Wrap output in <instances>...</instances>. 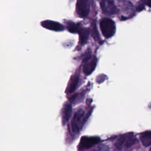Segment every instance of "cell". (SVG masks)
<instances>
[{
    "mask_svg": "<svg viewBox=\"0 0 151 151\" xmlns=\"http://www.w3.org/2000/svg\"><path fill=\"white\" fill-rule=\"evenodd\" d=\"M102 12L106 15H114L118 12V9L113 0H102L100 3Z\"/></svg>",
    "mask_w": 151,
    "mask_h": 151,
    "instance_id": "cell-2",
    "label": "cell"
},
{
    "mask_svg": "<svg viewBox=\"0 0 151 151\" xmlns=\"http://www.w3.org/2000/svg\"><path fill=\"white\" fill-rule=\"evenodd\" d=\"M136 141V139L135 138H130L129 139H128L126 142L125 143V147H130V146H132L135 142Z\"/></svg>",
    "mask_w": 151,
    "mask_h": 151,
    "instance_id": "cell-14",
    "label": "cell"
},
{
    "mask_svg": "<svg viewBox=\"0 0 151 151\" xmlns=\"http://www.w3.org/2000/svg\"><path fill=\"white\" fill-rule=\"evenodd\" d=\"M83 71L86 75L90 74L95 69L97 64V58L94 56H87L84 60Z\"/></svg>",
    "mask_w": 151,
    "mask_h": 151,
    "instance_id": "cell-4",
    "label": "cell"
},
{
    "mask_svg": "<svg viewBox=\"0 0 151 151\" xmlns=\"http://www.w3.org/2000/svg\"><path fill=\"white\" fill-rule=\"evenodd\" d=\"M71 114V106L69 103H66L65 104L64 110H63V123L65 124L70 119Z\"/></svg>",
    "mask_w": 151,
    "mask_h": 151,
    "instance_id": "cell-10",
    "label": "cell"
},
{
    "mask_svg": "<svg viewBox=\"0 0 151 151\" xmlns=\"http://www.w3.org/2000/svg\"><path fill=\"white\" fill-rule=\"evenodd\" d=\"M83 114H84V111L81 109H79L74 114V116L71 122V127H72L73 132L75 133H77L78 132L79 129H78V126L77 122L83 117Z\"/></svg>",
    "mask_w": 151,
    "mask_h": 151,
    "instance_id": "cell-7",
    "label": "cell"
},
{
    "mask_svg": "<svg viewBox=\"0 0 151 151\" xmlns=\"http://www.w3.org/2000/svg\"><path fill=\"white\" fill-rule=\"evenodd\" d=\"M42 25L47 29L56 31H63L64 29V27L63 25L52 21H44L43 22H42Z\"/></svg>",
    "mask_w": 151,
    "mask_h": 151,
    "instance_id": "cell-5",
    "label": "cell"
},
{
    "mask_svg": "<svg viewBox=\"0 0 151 151\" xmlns=\"http://www.w3.org/2000/svg\"><path fill=\"white\" fill-rule=\"evenodd\" d=\"M150 151H151V148H150Z\"/></svg>",
    "mask_w": 151,
    "mask_h": 151,
    "instance_id": "cell-16",
    "label": "cell"
},
{
    "mask_svg": "<svg viewBox=\"0 0 151 151\" xmlns=\"http://www.w3.org/2000/svg\"><path fill=\"white\" fill-rule=\"evenodd\" d=\"M78 31L80 35V42L81 44L83 45L86 44L88 40L90 30L89 28H83Z\"/></svg>",
    "mask_w": 151,
    "mask_h": 151,
    "instance_id": "cell-8",
    "label": "cell"
},
{
    "mask_svg": "<svg viewBox=\"0 0 151 151\" xmlns=\"http://www.w3.org/2000/svg\"><path fill=\"white\" fill-rule=\"evenodd\" d=\"M100 140L97 137H83L81 140V145L84 148H90L95 144L99 142Z\"/></svg>",
    "mask_w": 151,
    "mask_h": 151,
    "instance_id": "cell-6",
    "label": "cell"
},
{
    "mask_svg": "<svg viewBox=\"0 0 151 151\" xmlns=\"http://www.w3.org/2000/svg\"><path fill=\"white\" fill-rule=\"evenodd\" d=\"M140 140L143 146L147 147L151 145V132L147 131L140 136Z\"/></svg>",
    "mask_w": 151,
    "mask_h": 151,
    "instance_id": "cell-9",
    "label": "cell"
},
{
    "mask_svg": "<svg viewBox=\"0 0 151 151\" xmlns=\"http://www.w3.org/2000/svg\"><path fill=\"white\" fill-rule=\"evenodd\" d=\"M78 82V77L77 76H76L73 77L68 88V93H71L74 92L77 87V84Z\"/></svg>",
    "mask_w": 151,
    "mask_h": 151,
    "instance_id": "cell-11",
    "label": "cell"
},
{
    "mask_svg": "<svg viewBox=\"0 0 151 151\" xmlns=\"http://www.w3.org/2000/svg\"><path fill=\"white\" fill-rule=\"evenodd\" d=\"M100 29L103 35L106 38L112 37L116 31V25L113 20L104 18L100 22Z\"/></svg>",
    "mask_w": 151,
    "mask_h": 151,
    "instance_id": "cell-1",
    "label": "cell"
},
{
    "mask_svg": "<svg viewBox=\"0 0 151 151\" xmlns=\"http://www.w3.org/2000/svg\"><path fill=\"white\" fill-rule=\"evenodd\" d=\"M142 1L145 4L151 7V0H142Z\"/></svg>",
    "mask_w": 151,
    "mask_h": 151,
    "instance_id": "cell-15",
    "label": "cell"
},
{
    "mask_svg": "<svg viewBox=\"0 0 151 151\" xmlns=\"http://www.w3.org/2000/svg\"><path fill=\"white\" fill-rule=\"evenodd\" d=\"M76 9L78 15L80 17L84 18L87 17L90 11V5L88 0H77Z\"/></svg>",
    "mask_w": 151,
    "mask_h": 151,
    "instance_id": "cell-3",
    "label": "cell"
},
{
    "mask_svg": "<svg viewBox=\"0 0 151 151\" xmlns=\"http://www.w3.org/2000/svg\"><path fill=\"white\" fill-rule=\"evenodd\" d=\"M67 29L70 32H72V33H76L79 31L78 27L74 22H71L68 24Z\"/></svg>",
    "mask_w": 151,
    "mask_h": 151,
    "instance_id": "cell-12",
    "label": "cell"
},
{
    "mask_svg": "<svg viewBox=\"0 0 151 151\" xmlns=\"http://www.w3.org/2000/svg\"><path fill=\"white\" fill-rule=\"evenodd\" d=\"M124 140H125V138L124 137H122L120 138H119L116 142L115 143V146L116 147L120 150L122 149L123 144H124Z\"/></svg>",
    "mask_w": 151,
    "mask_h": 151,
    "instance_id": "cell-13",
    "label": "cell"
}]
</instances>
